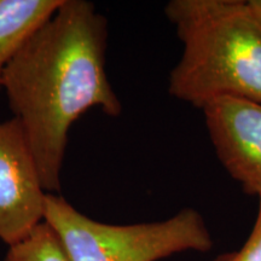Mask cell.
I'll return each mask as SVG.
<instances>
[{"mask_svg": "<svg viewBox=\"0 0 261 261\" xmlns=\"http://www.w3.org/2000/svg\"><path fill=\"white\" fill-rule=\"evenodd\" d=\"M107 46L106 16L86 0H63L5 68L3 91L47 194L61 190L73 123L92 108L109 116L122 112L107 74Z\"/></svg>", "mask_w": 261, "mask_h": 261, "instance_id": "1", "label": "cell"}, {"mask_svg": "<svg viewBox=\"0 0 261 261\" xmlns=\"http://www.w3.org/2000/svg\"><path fill=\"white\" fill-rule=\"evenodd\" d=\"M165 15L182 45L172 97L200 109L228 97L261 103V24L248 0H172Z\"/></svg>", "mask_w": 261, "mask_h": 261, "instance_id": "2", "label": "cell"}, {"mask_svg": "<svg viewBox=\"0 0 261 261\" xmlns=\"http://www.w3.org/2000/svg\"><path fill=\"white\" fill-rule=\"evenodd\" d=\"M44 221L69 261H159L184 252H210L213 237L194 208L154 223L104 224L76 211L67 200L47 194Z\"/></svg>", "mask_w": 261, "mask_h": 261, "instance_id": "3", "label": "cell"}, {"mask_svg": "<svg viewBox=\"0 0 261 261\" xmlns=\"http://www.w3.org/2000/svg\"><path fill=\"white\" fill-rule=\"evenodd\" d=\"M46 196L21 121L0 122V241L14 246L41 224Z\"/></svg>", "mask_w": 261, "mask_h": 261, "instance_id": "4", "label": "cell"}, {"mask_svg": "<svg viewBox=\"0 0 261 261\" xmlns=\"http://www.w3.org/2000/svg\"><path fill=\"white\" fill-rule=\"evenodd\" d=\"M202 112L225 171L244 192L261 197V103L220 98Z\"/></svg>", "mask_w": 261, "mask_h": 261, "instance_id": "5", "label": "cell"}, {"mask_svg": "<svg viewBox=\"0 0 261 261\" xmlns=\"http://www.w3.org/2000/svg\"><path fill=\"white\" fill-rule=\"evenodd\" d=\"M63 0H0V91L5 68Z\"/></svg>", "mask_w": 261, "mask_h": 261, "instance_id": "6", "label": "cell"}, {"mask_svg": "<svg viewBox=\"0 0 261 261\" xmlns=\"http://www.w3.org/2000/svg\"><path fill=\"white\" fill-rule=\"evenodd\" d=\"M4 261H69L48 225L42 221L27 237L9 247Z\"/></svg>", "mask_w": 261, "mask_h": 261, "instance_id": "7", "label": "cell"}, {"mask_svg": "<svg viewBox=\"0 0 261 261\" xmlns=\"http://www.w3.org/2000/svg\"><path fill=\"white\" fill-rule=\"evenodd\" d=\"M255 223L240 249L218 255L213 261H261V197L257 198Z\"/></svg>", "mask_w": 261, "mask_h": 261, "instance_id": "8", "label": "cell"}, {"mask_svg": "<svg viewBox=\"0 0 261 261\" xmlns=\"http://www.w3.org/2000/svg\"><path fill=\"white\" fill-rule=\"evenodd\" d=\"M248 2H249L250 8H252L254 14L256 16L257 21H259L261 24V0H248Z\"/></svg>", "mask_w": 261, "mask_h": 261, "instance_id": "9", "label": "cell"}]
</instances>
